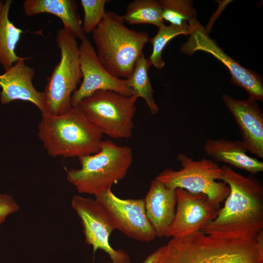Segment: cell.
Wrapping results in <instances>:
<instances>
[{
  "instance_id": "obj_23",
  "label": "cell",
  "mask_w": 263,
  "mask_h": 263,
  "mask_svg": "<svg viewBox=\"0 0 263 263\" xmlns=\"http://www.w3.org/2000/svg\"><path fill=\"white\" fill-rule=\"evenodd\" d=\"M164 20L176 26H188L197 21L196 12L188 0H161Z\"/></svg>"
},
{
  "instance_id": "obj_15",
  "label": "cell",
  "mask_w": 263,
  "mask_h": 263,
  "mask_svg": "<svg viewBox=\"0 0 263 263\" xmlns=\"http://www.w3.org/2000/svg\"><path fill=\"white\" fill-rule=\"evenodd\" d=\"M28 58L21 57L0 75V102L6 104L15 100L28 101L41 113L46 112L43 93L38 91L32 82L35 70L25 62Z\"/></svg>"
},
{
  "instance_id": "obj_2",
  "label": "cell",
  "mask_w": 263,
  "mask_h": 263,
  "mask_svg": "<svg viewBox=\"0 0 263 263\" xmlns=\"http://www.w3.org/2000/svg\"><path fill=\"white\" fill-rule=\"evenodd\" d=\"M152 263H263V231L250 239H222L202 230L172 237Z\"/></svg>"
},
{
  "instance_id": "obj_14",
  "label": "cell",
  "mask_w": 263,
  "mask_h": 263,
  "mask_svg": "<svg viewBox=\"0 0 263 263\" xmlns=\"http://www.w3.org/2000/svg\"><path fill=\"white\" fill-rule=\"evenodd\" d=\"M222 99L232 114L247 151L263 158V113L257 101L237 99L226 94Z\"/></svg>"
},
{
  "instance_id": "obj_22",
  "label": "cell",
  "mask_w": 263,
  "mask_h": 263,
  "mask_svg": "<svg viewBox=\"0 0 263 263\" xmlns=\"http://www.w3.org/2000/svg\"><path fill=\"white\" fill-rule=\"evenodd\" d=\"M158 29L157 34L150 38L149 41L152 45V52L148 59L151 65L161 69L165 65L162 54L165 46L170 40L178 35L188 36L190 29L188 26L166 25L165 23L161 25Z\"/></svg>"
},
{
  "instance_id": "obj_7",
  "label": "cell",
  "mask_w": 263,
  "mask_h": 263,
  "mask_svg": "<svg viewBox=\"0 0 263 263\" xmlns=\"http://www.w3.org/2000/svg\"><path fill=\"white\" fill-rule=\"evenodd\" d=\"M137 97L112 91L99 90L77 105L84 116L102 133L116 139L132 137Z\"/></svg>"
},
{
  "instance_id": "obj_26",
  "label": "cell",
  "mask_w": 263,
  "mask_h": 263,
  "mask_svg": "<svg viewBox=\"0 0 263 263\" xmlns=\"http://www.w3.org/2000/svg\"><path fill=\"white\" fill-rule=\"evenodd\" d=\"M157 254L156 250L148 256L142 263H152Z\"/></svg>"
},
{
  "instance_id": "obj_19",
  "label": "cell",
  "mask_w": 263,
  "mask_h": 263,
  "mask_svg": "<svg viewBox=\"0 0 263 263\" xmlns=\"http://www.w3.org/2000/svg\"><path fill=\"white\" fill-rule=\"evenodd\" d=\"M11 0L0 1V64L5 70L21 58L15 50L21 35L25 33L9 19Z\"/></svg>"
},
{
  "instance_id": "obj_21",
  "label": "cell",
  "mask_w": 263,
  "mask_h": 263,
  "mask_svg": "<svg viewBox=\"0 0 263 263\" xmlns=\"http://www.w3.org/2000/svg\"><path fill=\"white\" fill-rule=\"evenodd\" d=\"M122 16L125 22L131 25L150 24L158 28L164 23L159 0H133L127 5Z\"/></svg>"
},
{
  "instance_id": "obj_18",
  "label": "cell",
  "mask_w": 263,
  "mask_h": 263,
  "mask_svg": "<svg viewBox=\"0 0 263 263\" xmlns=\"http://www.w3.org/2000/svg\"><path fill=\"white\" fill-rule=\"evenodd\" d=\"M23 8L25 14L28 16L42 13L54 15L76 39L81 40L87 37L82 30L77 4L74 0H26Z\"/></svg>"
},
{
  "instance_id": "obj_12",
  "label": "cell",
  "mask_w": 263,
  "mask_h": 263,
  "mask_svg": "<svg viewBox=\"0 0 263 263\" xmlns=\"http://www.w3.org/2000/svg\"><path fill=\"white\" fill-rule=\"evenodd\" d=\"M78 53L83 79L79 87L72 94V106L77 105L83 99L99 90L112 91L126 96L134 95L125 79L113 76L103 67L87 37L81 40Z\"/></svg>"
},
{
  "instance_id": "obj_24",
  "label": "cell",
  "mask_w": 263,
  "mask_h": 263,
  "mask_svg": "<svg viewBox=\"0 0 263 263\" xmlns=\"http://www.w3.org/2000/svg\"><path fill=\"white\" fill-rule=\"evenodd\" d=\"M107 0H81L84 11L82 30L85 35L92 33L101 22L106 12Z\"/></svg>"
},
{
  "instance_id": "obj_9",
  "label": "cell",
  "mask_w": 263,
  "mask_h": 263,
  "mask_svg": "<svg viewBox=\"0 0 263 263\" xmlns=\"http://www.w3.org/2000/svg\"><path fill=\"white\" fill-rule=\"evenodd\" d=\"M189 29V37L180 47L182 52L192 55L197 51H202L211 54L227 67L231 76L230 81L244 89L248 98L257 101L263 100V80L260 75L226 54L198 21L191 24Z\"/></svg>"
},
{
  "instance_id": "obj_6",
  "label": "cell",
  "mask_w": 263,
  "mask_h": 263,
  "mask_svg": "<svg viewBox=\"0 0 263 263\" xmlns=\"http://www.w3.org/2000/svg\"><path fill=\"white\" fill-rule=\"evenodd\" d=\"M56 42L60 50V60L48 77L43 93L46 113L60 115L72 108V95L82 75L76 38L63 27L57 31Z\"/></svg>"
},
{
  "instance_id": "obj_5",
  "label": "cell",
  "mask_w": 263,
  "mask_h": 263,
  "mask_svg": "<svg viewBox=\"0 0 263 263\" xmlns=\"http://www.w3.org/2000/svg\"><path fill=\"white\" fill-rule=\"evenodd\" d=\"M81 167L67 171L66 178L78 192L101 193L122 180L133 161L132 149L103 141L96 153L78 158Z\"/></svg>"
},
{
  "instance_id": "obj_8",
  "label": "cell",
  "mask_w": 263,
  "mask_h": 263,
  "mask_svg": "<svg viewBox=\"0 0 263 263\" xmlns=\"http://www.w3.org/2000/svg\"><path fill=\"white\" fill-rule=\"evenodd\" d=\"M177 159L181 169L178 170L166 169L155 178L169 188L203 193L214 204L220 206L230 191L225 182L217 181L222 180V167L212 160L203 157L200 160H193L184 153H179Z\"/></svg>"
},
{
  "instance_id": "obj_10",
  "label": "cell",
  "mask_w": 263,
  "mask_h": 263,
  "mask_svg": "<svg viewBox=\"0 0 263 263\" xmlns=\"http://www.w3.org/2000/svg\"><path fill=\"white\" fill-rule=\"evenodd\" d=\"M72 207L81 220L86 243L93 247V253L98 249L107 253L112 263H130L127 252L115 250L109 243V237L115 229L101 205L95 199L75 195Z\"/></svg>"
},
{
  "instance_id": "obj_20",
  "label": "cell",
  "mask_w": 263,
  "mask_h": 263,
  "mask_svg": "<svg viewBox=\"0 0 263 263\" xmlns=\"http://www.w3.org/2000/svg\"><path fill=\"white\" fill-rule=\"evenodd\" d=\"M150 65L148 58L142 55L136 61L130 76L125 80L127 85L132 89L134 95L143 98L150 113L155 115L158 113L159 108L153 97V90L148 75Z\"/></svg>"
},
{
  "instance_id": "obj_4",
  "label": "cell",
  "mask_w": 263,
  "mask_h": 263,
  "mask_svg": "<svg viewBox=\"0 0 263 263\" xmlns=\"http://www.w3.org/2000/svg\"><path fill=\"white\" fill-rule=\"evenodd\" d=\"M125 22L122 16L106 12L92 33L97 56L103 67L115 77L127 79L150 38L148 33L129 29Z\"/></svg>"
},
{
  "instance_id": "obj_17",
  "label": "cell",
  "mask_w": 263,
  "mask_h": 263,
  "mask_svg": "<svg viewBox=\"0 0 263 263\" xmlns=\"http://www.w3.org/2000/svg\"><path fill=\"white\" fill-rule=\"evenodd\" d=\"M204 150L207 155L216 161L228 164L252 174L263 171V162L249 156L241 140L209 139L205 143Z\"/></svg>"
},
{
  "instance_id": "obj_25",
  "label": "cell",
  "mask_w": 263,
  "mask_h": 263,
  "mask_svg": "<svg viewBox=\"0 0 263 263\" xmlns=\"http://www.w3.org/2000/svg\"><path fill=\"white\" fill-rule=\"evenodd\" d=\"M19 206L10 195L6 193L0 194V225L6 217L18 211Z\"/></svg>"
},
{
  "instance_id": "obj_11",
  "label": "cell",
  "mask_w": 263,
  "mask_h": 263,
  "mask_svg": "<svg viewBox=\"0 0 263 263\" xmlns=\"http://www.w3.org/2000/svg\"><path fill=\"white\" fill-rule=\"evenodd\" d=\"M94 197L115 229L139 242H151L156 237L155 231L147 217L143 199H121L113 193L111 188Z\"/></svg>"
},
{
  "instance_id": "obj_13",
  "label": "cell",
  "mask_w": 263,
  "mask_h": 263,
  "mask_svg": "<svg viewBox=\"0 0 263 263\" xmlns=\"http://www.w3.org/2000/svg\"><path fill=\"white\" fill-rule=\"evenodd\" d=\"M177 204L169 237L185 236L203 230L218 215L220 206L203 193L176 189Z\"/></svg>"
},
{
  "instance_id": "obj_3",
  "label": "cell",
  "mask_w": 263,
  "mask_h": 263,
  "mask_svg": "<svg viewBox=\"0 0 263 263\" xmlns=\"http://www.w3.org/2000/svg\"><path fill=\"white\" fill-rule=\"evenodd\" d=\"M103 135L78 105L60 115L41 113L38 125V136L52 157L78 158L96 153L101 148Z\"/></svg>"
},
{
  "instance_id": "obj_16",
  "label": "cell",
  "mask_w": 263,
  "mask_h": 263,
  "mask_svg": "<svg viewBox=\"0 0 263 263\" xmlns=\"http://www.w3.org/2000/svg\"><path fill=\"white\" fill-rule=\"evenodd\" d=\"M175 190L155 178L143 198L147 217L157 237H169L177 204Z\"/></svg>"
},
{
  "instance_id": "obj_1",
  "label": "cell",
  "mask_w": 263,
  "mask_h": 263,
  "mask_svg": "<svg viewBox=\"0 0 263 263\" xmlns=\"http://www.w3.org/2000/svg\"><path fill=\"white\" fill-rule=\"evenodd\" d=\"M229 193L216 218L202 230L222 239H250L263 231V187L252 175L221 167Z\"/></svg>"
}]
</instances>
